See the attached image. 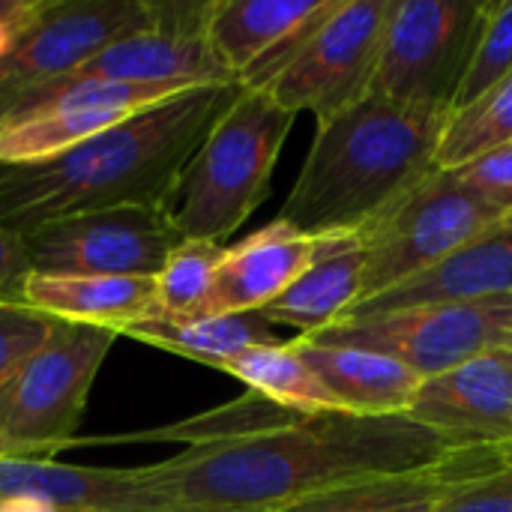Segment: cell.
I'll return each mask as SVG.
<instances>
[{
	"label": "cell",
	"mask_w": 512,
	"mask_h": 512,
	"mask_svg": "<svg viewBox=\"0 0 512 512\" xmlns=\"http://www.w3.org/2000/svg\"><path fill=\"white\" fill-rule=\"evenodd\" d=\"M468 444L411 417L294 414L192 444L138 468L153 510L276 512L336 486L411 474L447 462Z\"/></svg>",
	"instance_id": "6da1fadb"
},
{
	"label": "cell",
	"mask_w": 512,
	"mask_h": 512,
	"mask_svg": "<svg viewBox=\"0 0 512 512\" xmlns=\"http://www.w3.org/2000/svg\"><path fill=\"white\" fill-rule=\"evenodd\" d=\"M240 90V81L189 87L132 111L51 159L0 162V225L24 237L39 225L78 213L114 207L168 210L186 165Z\"/></svg>",
	"instance_id": "7a4b0ae2"
},
{
	"label": "cell",
	"mask_w": 512,
	"mask_h": 512,
	"mask_svg": "<svg viewBox=\"0 0 512 512\" xmlns=\"http://www.w3.org/2000/svg\"><path fill=\"white\" fill-rule=\"evenodd\" d=\"M450 111L366 96L321 123L279 222L306 237L357 234L435 171Z\"/></svg>",
	"instance_id": "3957f363"
},
{
	"label": "cell",
	"mask_w": 512,
	"mask_h": 512,
	"mask_svg": "<svg viewBox=\"0 0 512 512\" xmlns=\"http://www.w3.org/2000/svg\"><path fill=\"white\" fill-rule=\"evenodd\" d=\"M294 114L243 87L186 165L168 207L183 240H228L267 198Z\"/></svg>",
	"instance_id": "277c9868"
},
{
	"label": "cell",
	"mask_w": 512,
	"mask_h": 512,
	"mask_svg": "<svg viewBox=\"0 0 512 512\" xmlns=\"http://www.w3.org/2000/svg\"><path fill=\"white\" fill-rule=\"evenodd\" d=\"M393 0H324V6L240 84L264 90L294 117L330 123L372 90Z\"/></svg>",
	"instance_id": "5b68a950"
},
{
	"label": "cell",
	"mask_w": 512,
	"mask_h": 512,
	"mask_svg": "<svg viewBox=\"0 0 512 512\" xmlns=\"http://www.w3.org/2000/svg\"><path fill=\"white\" fill-rule=\"evenodd\" d=\"M507 216L510 213L468 186L459 171L435 168L408 195L357 231L363 246L360 300L402 285Z\"/></svg>",
	"instance_id": "8992f818"
},
{
	"label": "cell",
	"mask_w": 512,
	"mask_h": 512,
	"mask_svg": "<svg viewBox=\"0 0 512 512\" xmlns=\"http://www.w3.org/2000/svg\"><path fill=\"white\" fill-rule=\"evenodd\" d=\"M120 336L57 321L51 336L0 384V435L39 453H60L87 411L90 387Z\"/></svg>",
	"instance_id": "52a82bcc"
},
{
	"label": "cell",
	"mask_w": 512,
	"mask_h": 512,
	"mask_svg": "<svg viewBox=\"0 0 512 512\" xmlns=\"http://www.w3.org/2000/svg\"><path fill=\"white\" fill-rule=\"evenodd\" d=\"M483 18L486 0H393L369 96L453 114Z\"/></svg>",
	"instance_id": "ba28073f"
},
{
	"label": "cell",
	"mask_w": 512,
	"mask_h": 512,
	"mask_svg": "<svg viewBox=\"0 0 512 512\" xmlns=\"http://www.w3.org/2000/svg\"><path fill=\"white\" fill-rule=\"evenodd\" d=\"M306 339L387 354L429 381L486 351L512 348V300L420 306L366 318H342Z\"/></svg>",
	"instance_id": "9c48e42d"
},
{
	"label": "cell",
	"mask_w": 512,
	"mask_h": 512,
	"mask_svg": "<svg viewBox=\"0 0 512 512\" xmlns=\"http://www.w3.org/2000/svg\"><path fill=\"white\" fill-rule=\"evenodd\" d=\"M39 276H156L183 243L165 207L66 216L21 237Z\"/></svg>",
	"instance_id": "30bf717a"
},
{
	"label": "cell",
	"mask_w": 512,
	"mask_h": 512,
	"mask_svg": "<svg viewBox=\"0 0 512 512\" xmlns=\"http://www.w3.org/2000/svg\"><path fill=\"white\" fill-rule=\"evenodd\" d=\"M159 24V0H48L0 57V120L36 84L72 72L108 42Z\"/></svg>",
	"instance_id": "8fae6325"
},
{
	"label": "cell",
	"mask_w": 512,
	"mask_h": 512,
	"mask_svg": "<svg viewBox=\"0 0 512 512\" xmlns=\"http://www.w3.org/2000/svg\"><path fill=\"white\" fill-rule=\"evenodd\" d=\"M408 417L468 447L512 444V348L429 378Z\"/></svg>",
	"instance_id": "7c38bea8"
},
{
	"label": "cell",
	"mask_w": 512,
	"mask_h": 512,
	"mask_svg": "<svg viewBox=\"0 0 512 512\" xmlns=\"http://www.w3.org/2000/svg\"><path fill=\"white\" fill-rule=\"evenodd\" d=\"M512 300V219H501L480 237L468 240L438 264L405 279L402 285L360 300L345 318L384 315L420 306Z\"/></svg>",
	"instance_id": "4fadbf2b"
},
{
	"label": "cell",
	"mask_w": 512,
	"mask_h": 512,
	"mask_svg": "<svg viewBox=\"0 0 512 512\" xmlns=\"http://www.w3.org/2000/svg\"><path fill=\"white\" fill-rule=\"evenodd\" d=\"M27 501L57 512H150L138 468H81L51 456H0V504Z\"/></svg>",
	"instance_id": "5bb4252c"
},
{
	"label": "cell",
	"mask_w": 512,
	"mask_h": 512,
	"mask_svg": "<svg viewBox=\"0 0 512 512\" xmlns=\"http://www.w3.org/2000/svg\"><path fill=\"white\" fill-rule=\"evenodd\" d=\"M312 255L315 237H306L279 219L246 240L225 246L210 297L198 318L261 312L312 264Z\"/></svg>",
	"instance_id": "9a60e30c"
},
{
	"label": "cell",
	"mask_w": 512,
	"mask_h": 512,
	"mask_svg": "<svg viewBox=\"0 0 512 512\" xmlns=\"http://www.w3.org/2000/svg\"><path fill=\"white\" fill-rule=\"evenodd\" d=\"M498 471H504L498 447H468L441 465L336 486L276 512H435L462 486Z\"/></svg>",
	"instance_id": "2e32d148"
},
{
	"label": "cell",
	"mask_w": 512,
	"mask_h": 512,
	"mask_svg": "<svg viewBox=\"0 0 512 512\" xmlns=\"http://www.w3.org/2000/svg\"><path fill=\"white\" fill-rule=\"evenodd\" d=\"M294 345L345 414L408 417L426 384L423 375L378 351L321 345L306 336H297Z\"/></svg>",
	"instance_id": "e0dca14e"
},
{
	"label": "cell",
	"mask_w": 512,
	"mask_h": 512,
	"mask_svg": "<svg viewBox=\"0 0 512 512\" xmlns=\"http://www.w3.org/2000/svg\"><path fill=\"white\" fill-rule=\"evenodd\" d=\"M363 297V246L357 234L315 237L312 264L261 309L267 321L297 327L300 336L342 321Z\"/></svg>",
	"instance_id": "ac0fdd59"
},
{
	"label": "cell",
	"mask_w": 512,
	"mask_h": 512,
	"mask_svg": "<svg viewBox=\"0 0 512 512\" xmlns=\"http://www.w3.org/2000/svg\"><path fill=\"white\" fill-rule=\"evenodd\" d=\"M24 306L57 321L93 324L123 336L156 315L153 276H39L30 273Z\"/></svg>",
	"instance_id": "d6986e66"
},
{
	"label": "cell",
	"mask_w": 512,
	"mask_h": 512,
	"mask_svg": "<svg viewBox=\"0 0 512 512\" xmlns=\"http://www.w3.org/2000/svg\"><path fill=\"white\" fill-rule=\"evenodd\" d=\"M324 0H213L207 39L222 66L240 81L255 63L282 48Z\"/></svg>",
	"instance_id": "ffe728a7"
},
{
	"label": "cell",
	"mask_w": 512,
	"mask_h": 512,
	"mask_svg": "<svg viewBox=\"0 0 512 512\" xmlns=\"http://www.w3.org/2000/svg\"><path fill=\"white\" fill-rule=\"evenodd\" d=\"M123 336L171 351L177 357L222 369L237 354L255 345H276V324L267 321L261 312L243 315H216V318H192V321H171V318H147L123 330Z\"/></svg>",
	"instance_id": "44dd1931"
},
{
	"label": "cell",
	"mask_w": 512,
	"mask_h": 512,
	"mask_svg": "<svg viewBox=\"0 0 512 512\" xmlns=\"http://www.w3.org/2000/svg\"><path fill=\"white\" fill-rule=\"evenodd\" d=\"M225 375L243 381L249 393L294 411V414H336L342 411L333 393L300 357L294 342L255 345L222 366Z\"/></svg>",
	"instance_id": "7402d4cb"
},
{
	"label": "cell",
	"mask_w": 512,
	"mask_h": 512,
	"mask_svg": "<svg viewBox=\"0 0 512 512\" xmlns=\"http://www.w3.org/2000/svg\"><path fill=\"white\" fill-rule=\"evenodd\" d=\"M512 144V75L462 111H453L435 156V168L459 171L468 162Z\"/></svg>",
	"instance_id": "603a6c76"
},
{
	"label": "cell",
	"mask_w": 512,
	"mask_h": 512,
	"mask_svg": "<svg viewBox=\"0 0 512 512\" xmlns=\"http://www.w3.org/2000/svg\"><path fill=\"white\" fill-rule=\"evenodd\" d=\"M225 246L207 240H183L153 276L156 282V315L171 321H192L204 309Z\"/></svg>",
	"instance_id": "cb8c5ba5"
},
{
	"label": "cell",
	"mask_w": 512,
	"mask_h": 512,
	"mask_svg": "<svg viewBox=\"0 0 512 512\" xmlns=\"http://www.w3.org/2000/svg\"><path fill=\"white\" fill-rule=\"evenodd\" d=\"M512 75V0L486 3V18L480 27V39L459 87L453 111L468 108L483 93L498 87Z\"/></svg>",
	"instance_id": "d4e9b609"
},
{
	"label": "cell",
	"mask_w": 512,
	"mask_h": 512,
	"mask_svg": "<svg viewBox=\"0 0 512 512\" xmlns=\"http://www.w3.org/2000/svg\"><path fill=\"white\" fill-rule=\"evenodd\" d=\"M57 318L18 303H0V384L51 336Z\"/></svg>",
	"instance_id": "484cf974"
},
{
	"label": "cell",
	"mask_w": 512,
	"mask_h": 512,
	"mask_svg": "<svg viewBox=\"0 0 512 512\" xmlns=\"http://www.w3.org/2000/svg\"><path fill=\"white\" fill-rule=\"evenodd\" d=\"M462 180L474 186L483 198L498 204L504 213H512V144H504L465 168H459Z\"/></svg>",
	"instance_id": "4316f807"
},
{
	"label": "cell",
	"mask_w": 512,
	"mask_h": 512,
	"mask_svg": "<svg viewBox=\"0 0 512 512\" xmlns=\"http://www.w3.org/2000/svg\"><path fill=\"white\" fill-rule=\"evenodd\" d=\"M435 512H512V471H498L462 486Z\"/></svg>",
	"instance_id": "83f0119b"
},
{
	"label": "cell",
	"mask_w": 512,
	"mask_h": 512,
	"mask_svg": "<svg viewBox=\"0 0 512 512\" xmlns=\"http://www.w3.org/2000/svg\"><path fill=\"white\" fill-rule=\"evenodd\" d=\"M30 261L24 255L21 237L0 225V303L24 306V288L30 279Z\"/></svg>",
	"instance_id": "f1b7e54d"
},
{
	"label": "cell",
	"mask_w": 512,
	"mask_h": 512,
	"mask_svg": "<svg viewBox=\"0 0 512 512\" xmlns=\"http://www.w3.org/2000/svg\"><path fill=\"white\" fill-rule=\"evenodd\" d=\"M48 0H0V57L30 30Z\"/></svg>",
	"instance_id": "f546056e"
},
{
	"label": "cell",
	"mask_w": 512,
	"mask_h": 512,
	"mask_svg": "<svg viewBox=\"0 0 512 512\" xmlns=\"http://www.w3.org/2000/svg\"><path fill=\"white\" fill-rule=\"evenodd\" d=\"M0 456H39V453H33V450H27V447H21V444H15V441L0 435Z\"/></svg>",
	"instance_id": "4dcf8cb0"
},
{
	"label": "cell",
	"mask_w": 512,
	"mask_h": 512,
	"mask_svg": "<svg viewBox=\"0 0 512 512\" xmlns=\"http://www.w3.org/2000/svg\"><path fill=\"white\" fill-rule=\"evenodd\" d=\"M498 456H501V468H504V471H512V444L498 447Z\"/></svg>",
	"instance_id": "1f68e13d"
},
{
	"label": "cell",
	"mask_w": 512,
	"mask_h": 512,
	"mask_svg": "<svg viewBox=\"0 0 512 512\" xmlns=\"http://www.w3.org/2000/svg\"><path fill=\"white\" fill-rule=\"evenodd\" d=\"M150 512H183V510H150Z\"/></svg>",
	"instance_id": "d6a6232c"
},
{
	"label": "cell",
	"mask_w": 512,
	"mask_h": 512,
	"mask_svg": "<svg viewBox=\"0 0 512 512\" xmlns=\"http://www.w3.org/2000/svg\"><path fill=\"white\" fill-rule=\"evenodd\" d=\"M510 219H512V213H510Z\"/></svg>",
	"instance_id": "836d02e7"
}]
</instances>
